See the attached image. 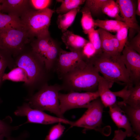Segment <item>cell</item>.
I'll return each mask as SVG.
<instances>
[{"label": "cell", "instance_id": "cell-34", "mask_svg": "<svg viewBox=\"0 0 140 140\" xmlns=\"http://www.w3.org/2000/svg\"><path fill=\"white\" fill-rule=\"evenodd\" d=\"M125 45L140 54V32L130 40L127 41Z\"/></svg>", "mask_w": 140, "mask_h": 140}, {"label": "cell", "instance_id": "cell-11", "mask_svg": "<svg viewBox=\"0 0 140 140\" xmlns=\"http://www.w3.org/2000/svg\"><path fill=\"white\" fill-rule=\"evenodd\" d=\"M14 114L17 116L26 117L27 121L24 124L34 123L50 124L60 122L70 125L72 122L66 118L53 116L43 111L32 108L27 103H24L21 106L18 107Z\"/></svg>", "mask_w": 140, "mask_h": 140}, {"label": "cell", "instance_id": "cell-22", "mask_svg": "<svg viewBox=\"0 0 140 140\" xmlns=\"http://www.w3.org/2000/svg\"><path fill=\"white\" fill-rule=\"evenodd\" d=\"M7 67L11 70L16 67L13 58L8 51L0 48V87L3 82L2 77Z\"/></svg>", "mask_w": 140, "mask_h": 140}, {"label": "cell", "instance_id": "cell-39", "mask_svg": "<svg viewBox=\"0 0 140 140\" xmlns=\"http://www.w3.org/2000/svg\"><path fill=\"white\" fill-rule=\"evenodd\" d=\"M27 134H23L21 135L16 137H13L10 136L8 137L5 140H25V139L27 138Z\"/></svg>", "mask_w": 140, "mask_h": 140}, {"label": "cell", "instance_id": "cell-3", "mask_svg": "<svg viewBox=\"0 0 140 140\" xmlns=\"http://www.w3.org/2000/svg\"><path fill=\"white\" fill-rule=\"evenodd\" d=\"M100 75L95 67L87 62L84 66L75 69L62 77V90L69 92H95L97 90Z\"/></svg>", "mask_w": 140, "mask_h": 140}, {"label": "cell", "instance_id": "cell-10", "mask_svg": "<svg viewBox=\"0 0 140 140\" xmlns=\"http://www.w3.org/2000/svg\"><path fill=\"white\" fill-rule=\"evenodd\" d=\"M81 51H67L60 48L53 69L61 79L64 75L87 64Z\"/></svg>", "mask_w": 140, "mask_h": 140}, {"label": "cell", "instance_id": "cell-30", "mask_svg": "<svg viewBox=\"0 0 140 140\" xmlns=\"http://www.w3.org/2000/svg\"><path fill=\"white\" fill-rule=\"evenodd\" d=\"M61 123L53 126L50 129L44 140H58L61 136L65 128Z\"/></svg>", "mask_w": 140, "mask_h": 140}, {"label": "cell", "instance_id": "cell-2", "mask_svg": "<svg viewBox=\"0 0 140 140\" xmlns=\"http://www.w3.org/2000/svg\"><path fill=\"white\" fill-rule=\"evenodd\" d=\"M87 62L92 64L107 80L114 83L133 86L121 53L114 56L102 52L95 54Z\"/></svg>", "mask_w": 140, "mask_h": 140}, {"label": "cell", "instance_id": "cell-19", "mask_svg": "<svg viewBox=\"0 0 140 140\" xmlns=\"http://www.w3.org/2000/svg\"><path fill=\"white\" fill-rule=\"evenodd\" d=\"M61 39L66 48L71 51H81L84 46L89 41L83 37L68 30L63 33Z\"/></svg>", "mask_w": 140, "mask_h": 140}, {"label": "cell", "instance_id": "cell-18", "mask_svg": "<svg viewBox=\"0 0 140 140\" xmlns=\"http://www.w3.org/2000/svg\"><path fill=\"white\" fill-rule=\"evenodd\" d=\"M117 103L127 117L136 135L135 138L140 139V107H131L117 101Z\"/></svg>", "mask_w": 140, "mask_h": 140}, {"label": "cell", "instance_id": "cell-1", "mask_svg": "<svg viewBox=\"0 0 140 140\" xmlns=\"http://www.w3.org/2000/svg\"><path fill=\"white\" fill-rule=\"evenodd\" d=\"M16 67L23 68L27 75L28 81L24 86L30 96L36 90L47 83L49 73L42 60L34 51L30 43L13 57Z\"/></svg>", "mask_w": 140, "mask_h": 140}, {"label": "cell", "instance_id": "cell-26", "mask_svg": "<svg viewBox=\"0 0 140 140\" xmlns=\"http://www.w3.org/2000/svg\"><path fill=\"white\" fill-rule=\"evenodd\" d=\"M80 11L82 15L81 23L83 31L85 34H87L89 32L94 29V20L87 7L84 6Z\"/></svg>", "mask_w": 140, "mask_h": 140}, {"label": "cell", "instance_id": "cell-37", "mask_svg": "<svg viewBox=\"0 0 140 140\" xmlns=\"http://www.w3.org/2000/svg\"><path fill=\"white\" fill-rule=\"evenodd\" d=\"M126 132L121 129H118L114 131V135L112 140H124L127 137Z\"/></svg>", "mask_w": 140, "mask_h": 140}, {"label": "cell", "instance_id": "cell-16", "mask_svg": "<svg viewBox=\"0 0 140 140\" xmlns=\"http://www.w3.org/2000/svg\"><path fill=\"white\" fill-rule=\"evenodd\" d=\"M114 93L117 97L123 99L120 103L134 108L140 107V83L134 86L125 85L121 90Z\"/></svg>", "mask_w": 140, "mask_h": 140}, {"label": "cell", "instance_id": "cell-42", "mask_svg": "<svg viewBox=\"0 0 140 140\" xmlns=\"http://www.w3.org/2000/svg\"><path fill=\"white\" fill-rule=\"evenodd\" d=\"M1 0H0V4L1 3ZM1 5L0 4V12H1Z\"/></svg>", "mask_w": 140, "mask_h": 140}, {"label": "cell", "instance_id": "cell-7", "mask_svg": "<svg viewBox=\"0 0 140 140\" xmlns=\"http://www.w3.org/2000/svg\"><path fill=\"white\" fill-rule=\"evenodd\" d=\"M34 51L44 62L47 71L53 69L61 48L50 35L35 38L30 43Z\"/></svg>", "mask_w": 140, "mask_h": 140}, {"label": "cell", "instance_id": "cell-9", "mask_svg": "<svg viewBox=\"0 0 140 140\" xmlns=\"http://www.w3.org/2000/svg\"><path fill=\"white\" fill-rule=\"evenodd\" d=\"M99 97L97 90L93 92L71 91L66 94L59 93V98L61 112L64 115L67 111L71 109L87 108L91 101Z\"/></svg>", "mask_w": 140, "mask_h": 140}, {"label": "cell", "instance_id": "cell-4", "mask_svg": "<svg viewBox=\"0 0 140 140\" xmlns=\"http://www.w3.org/2000/svg\"><path fill=\"white\" fill-rule=\"evenodd\" d=\"M62 90L61 85H49L47 83L26 100L32 108L48 111L59 118H66L61 113L60 108L59 94Z\"/></svg>", "mask_w": 140, "mask_h": 140}, {"label": "cell", "instance_id": "cell-15", "mask_svg": "<svg viewBox=\"0 0 140 140\" xmlns=\"http://www.w3.org/2000/svg\"><path fill=\"white\" fill-rule=\"evenodd\" d=\"M109 108L108 113L118 129L121 128L125 129L127 134V137H132L135 138L136 135L133 131L127 117L117 102Z\"/></svg>", "mask_w": 140, "mask_h": 140}, {"label": "cell", "instance_id": "cell-36", "mask_svg": "<svg viewBox=\"0 0 140 140\" xmlns=\"http://www.w3.org/2000/svg\"><path fill=\"white\" fill-rule=\"evenodd\" d=\"M18 127H12L5 120L0 119V134L5 135L6 138L10 136L11 132L18 128Z\"/></svg>", "mask_w": 140, "mask_h": 140}, {"label": "cell", "instance_id": "cell-35", "mask_svg": "<svg viewBox=\"0 0 140 140\" xmlns=\"http://www.w3.org/2000/svg\"><path fill=\"white\" fill-rule=\"evenodd\" d=\"M82 52L86 61L96 54L94 47L89 41L84 46Z\"/></svg>", "mask_w": 140, "mask_h": 140}, {"label": "cell", "instance_id": "cell-25", "mask_svg": "<svg viewBox=\"0 0 140 140\" xmlns=\"http://www.w3.org/2000/svg\"><path fill=\"white\" fill-rule=\"evenodd\" d=\"M8 80L15 82H23L24 84L27 83L28 79L27 74L23 68L16 67L9 73H4L2 78V81Z\"/></svg>", "mask_w": 140, "mask_h": 140}, {"label": "cell", "instance_id": "cell-24", "mask_svg": "<svg viewBox=\"0 0 140 140\" xmlns=\"http://www.w3.org/2000/svg\"><path fill=\"white\" fill-rule=\"evenodd\" d=\"M24 27L20 18L0 12V30Z\"/></svg>", "mask_w": 140, "mask_h": 140}, {"label": "cell", "instance_id": "cell-23", "mask_svg": "<svg viewBox=\"0 0 140 140\" xmlns=\"http://www.w3.org/2000/svg\"><path fill=\"white\" fill-rule=\"evenodd\" d=\"M97 30L100 35L102 52L114 56L121 54L117 52L113 47L109 37V32L100 28Z\"/></svg>", "mask_w": 140, "mask_h": 140}, {"label": "cell", "instance_id": "cell-38", "mask_svg": "<svg viewBox=\"0 0 140 140\" xmlns=\"http://www.w3.org/2000/svg\"><path fill=\"white\" fill-rule=\"evenodd\" d=\"M109 36L113 47L116 51L119 53L118 52L119 44L116 35L113 34L109 32Z\"/></svg>", "mask_w": 140, "mask_h": 140}, {"label": "cell", "instance_id": "cell-20", "mask_svg": "<svg viewBox=\"0 0 140 140\" xmlns=\"http://www.w3.org/2000/svg\"><path fill=\"white\" fill-rule=\"evenodd\" d=\"M80 10V7L72 10L64 14H59L57 17L58 26L63 33L67 30L68 29L74 22L76 15Z\"/></svg>", "mask_w": 140, "mask_h": 140}, {"label": "cell", "instance_id": "cell-41", "mask_svg": "<svg viewBox=\"0 0 140 140\" xmlns=\"http://www.w3.org/2000/svg\"><path fill=\"white\" fill-rule=\"evenodd\" d=\"M6 137L5 135L3 134H0V140H4V138Z\"/></svg>", "mask_w": 140, "mask_h": 140}, {"label": "cell", "instance_id": "cell-29", "mask_svg": "<svg viewBox=\"0 0 140 140\" xmlns=\"http://www.w3.org/2000/svg\"><path fill=\"white\" fill-rule=\"evenodd\" d=\"M107 0H87L84 6L89 10L92 15L96 16L102 12V8Z\"/></svg>", "mask_w": 140, "mask_h": 140}, {"label": "cell", "instance_id": "cell-33", "mask_svg": "<svg viewBox=\"0 0 140 140\" xmlns=\"http://www.w3.org/2000/svg\"><path fill=\"white\" fill-rule=\"evenodd\" d=\"M33 9L36 11L42 10L47 8L52 1L50 0H29Z\"/></svg>", "mask_w": 140, "mask_h": 140}, {"label": "cell", "instance_id": "cell-40", "mask_svg": "<svg viewBox=\"0 0 140 140\" xmlns=\"http://www.w3.org/2000/svg\"><path fill=\"white\" fill-rule=\"evenodd\" d=\"M137 6L136 10V15L138 16H140V0H138L137 1Z\"/></svg>", "mask_w": 140, "mask_h": 140}, {"label": "cell", "instance_id": "cell-28", "mask_svg": "<svg viewBox=\"0 0 140 140\" xmlns=\"http://www.w3.org/2000/svg\"><path fill=\"white\" fill-rule=\"evenodd\" d=\"M57 2L61 3L60 6L55 10L59 14L65 13L80 7L85 2V0H59Z\"/></svg>", "mask_w": 140, "mask_h": 140}, {"label": "cell", "instance_id": "cell-31", "mask_svg": "<svg viewBox=\"0 0 140 140\" xmlns=\"http://www.w3.org/2000/svg\"><path fill=\"white\" fill-rule=\"evenodd\" d=\"M87 34L89 41L93 45L96 50V54L102 52V51L100 39L97 30L93 29L89 32Z\"/></svg>", "mask_w": 140, "mask_h": 140}, {"label": "cell", "instance_id": "cell-32", "mask_svg": "<svg viewBox=\"0 0 140 140\" xmlns=\"http://www.w3.org/2000/svg\"><path fill=\"white\" fill-rule=\"evenodd\" d=\"M129 28L128 26H127L117 32L116 35L119 43L118 52L120 53L122 52L127 41L128 31Z\"/></svg>", "mask_w": 140, "mask_h": 140}, {"label": "cell", "instance_id": "cell-6", "mask_svg": "<svg viewBox=\"0 0 140 140\" xmlns=\"http://www.w3.org/2000/svg\"><path fill=\"white\" fill-rule=\"evenodd\" d=\"M34 39L24 27L0 30V48L13 57Z\"/></svg>", "mask_w": 140, "mask_h": 140}, {"label": "cell", "instance_id": "cell-27", "mask_svg": "<svg viewBox=\"0 0 140 140\" xmlns=\"http://www.w3.org/2000/svg\"><path fill=\"white\" fill-rule=\"evenodd\" d=\"M102 12L109 17L123 22L122 17L119 15L120 10L118 6L114 0H107L102 6Z\"/></svg>", "mask_w": 140, "mask_h": 140}, {"label": "cell", "instance_id": "cell-5", "mask_svg": "<svg viewBox=\"0 0 140 140\" xmlns=\"http://www.w3.org/2000/svg\"><path fill=\"white\" fill-rule=\"evenodd\" d=\"M54 10L48 8L30 11L20 18L29 35L35 38L50 35L49 28Z\"/></svg>", "mask_w": 140, "mask_h": 140}, {"label": "cell", "instance_id": "cell-8", "mask_svg": "<svg viewBox=\"0 0 140 140\" xmlns=\"http://www.w3.org/2000/svg\"><path fill=\"white\" fill-rule=\"evenodd\" d=\"M104 107L100 97L92 101L83 115L76 121L73 122L70 128H82V133L85 134L88 130H94L103 134L101 127Z\"/></svg>", "mask_w": 140, "mask_h": 140}, {"label": "cell", "instance_id": "cell-17", "mask_svg": "<svg viewBox=\"0 0 140 140\" xmlns=\"http://www.w3.org/2000/svg\"><path fill=\"white\" fill-rule=\"evenodd\" d=\"M114 83L110 81L103 76H99L98 83L97 91L99 97L104 107H109L117 102V97L114 92L111 91Z\"/></svg>", "mask_w": 140, "mask_h": 140}, {"label": "cell", "instance_id": "cell-14", "mask_svg": "<svg viewBox=\"0 0 140 140\" xmlns=\"http://www.w3.org/2000/svg\"><path fill=\"white\" fill-rule=\"evenodd\" d=\"M123 22L129 27L135 30L138 29L136 18V10L135 4L131 0H117Z\"/></svg>", "mask_w": 140, "mask_h": 140}, {"label": "cell", "instance_id": "cell-13", "mask_svg": "<svg viewBox=\"0 0 140 140\" xmlns=\"http://www.w3.org/2000/svg\"><path fill=\"white\" fill-rule=\"evenodd\" d=\"M1 13L20 18L29 12L34 10L29 0H1Z\"/></svg>", "mask_w": 140, "mask_h": 140}, {"label": "cell", "instance_id": "cell-12", "mask_svg": "<svg viewBox=\"0 0 140 140\" xmlns=\"http://www.w3.org/2000/svg\"><path fill=\"white\" fill-rule=\"evenodd\" d=\"M121 58L133 84L140 83V55L126 45Z\"/></svg>", "mask_w": 140, "mask_h": 140}, {"label": "cell", "instance_id": "cell-21", "mask_svg": "<svg viewBox=\"0 0 140 140\" xmlns=\"http://www.w3.org/2000/svg\"><path fill=\"white\" fill-rule=\"evenodd\" d=\"M95 27H98L109 32H117L122 28L128 26L125 22L117 20H94Z\"/></svg>", "mask_w": 140, "mask_h": 140}]
</instances>
